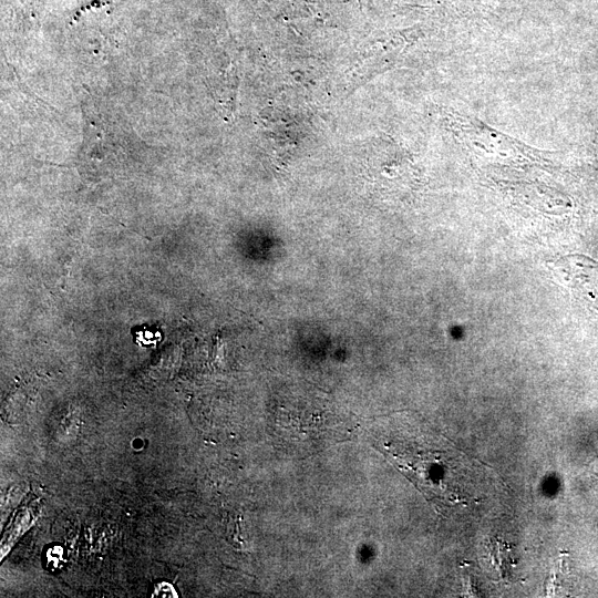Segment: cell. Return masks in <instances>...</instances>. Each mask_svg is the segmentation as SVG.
Masks as SVG:
<instances>
[{"label":"cell","mask_w":598,"mask_h":598,"mask_svg":"<svg viewBox=\"0 0 598 598\" xmlns=\"http://www.w3.org/2000/svg\"><path fill=\"white\" fill-rule=\"evenodd\" d=\"M394 456L399 467L427 497L450 505L468 504L470 494L461 481L458 456L440 451Z\"/></svg>","instance_id":"cell-1"},{"label":"cell","mask_w":598,"mask_h":598,"mask_svg":"<svg viewBox=\"0 0 598 598\" xmlns=\"http://www.w3.org/2000/svg\"><path fill=\"white\" fill-rule=\"evenodd\" d=\"M491 557L501 575L505 576L511 570L513 554L512 548L506 543L494 539L491 546Z\"/></svg>","instance_id":"cell-2"},{"label":"cell","mask_w":598,"mask_h":598,"mask_svg":"<svg viewBox=\"0 0 598 598\" xmlns=\"http://www.w3.org/2000/svg\"><path fill=\"white\" fill-rule=\"evenodd\" d=\"M155 594L157 596H164V597H176V595H174V589L171 588V586L168 584H166V589H164V586L163 584L159 585V587L157 588V590L155 591Z\"/></svg>","instance_id":"cell-3"}]
</instances>
